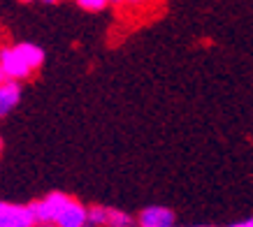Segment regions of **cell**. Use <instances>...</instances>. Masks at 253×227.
Here are the masks:
<instances>
[{
  "instance_id": "2",
  "label": "cell",
  "mask_w": 253,
  "mask_h": 227,
  "mask_svg": "<svg viewBox=\"0 0 253 227\" xmlns=\"http://www.w3.org/2000/svg\"><path fill=\"white\" fill-rule=\"evenodd\" d=\"M88 225L91 227H135V218L130 213L112 206L93 204L88 206Z\"/></svg>"
},
{
  "instance_id": "3",
  "label": "cell",
  "mask_w": 253,
  "mask_h": 227,
  "mask_svg": "<svg viewBox=\"0 0 253 227\" xmlns=\"http://www.w3.org/2000/svg\"><path fill=\"white\" fill-rule=\"evenodd\" d=\"M31 204H16L0 199V227H35Z\"/></svg>"
},
{
  "instance_id": "10",
  "label": "cell",
  "mask_w": 253,
  "mask_h": 227,
  "mask_svg": "<svg viewBox=\"0 0 253 227\" xmlns=\"http://www.w3.org/2000/svg\"><path fill=\"white\" fill-rule=\"evenodd\" d=\"M109 2H114V5H135V0H109Z\"/></svg>"
},
{
  "instance_id": "14",
  "label": "cell",
  "mask_w": 253,
  "mask_h": 227,
  "mask_svg": "<svg viewBox=\"0 0 253 227\" xmlns=\"http://www.w3.org/2000/svg\"><path fill=\"white\" fill-rule=\"evenodd\" d=\"M5 79H7V76H5V72H2V68H0V83L5 81Z\"/></svg>"
},
{
  "instance_id": "7",
  "label": "cell",
  "mask_w": 253,
  "mask_h": 227,
  "mask_svg": "<svg viewBox=\"0 0 253 227\" xmlns=\"http://www.w3.org/2000/svg\"><path fill=\"white\" fill-rule=\"evenodd\" d=\"M23 88L21 81H14V79H5L0 83V118H5L14 112L19 102H21Z\"/></svg>"
},
{
  "instance_id": "16",
  "label": "cell",
  "mask_w": 253,
  "mask_h": 227,
  "mask_svg": "<svg viewBox=\"0 0 253 227\" xmlns=\"http://www.w3.org/2000/svg\"><path fill=\"white\" fill-rule=\"evenodd\" d=\"M19 2H35V0H19Z\"/></svg>"
},
{
  "instance_id": "9",
  "label": "cell",
  "mask_w": 253,
  "mask_h": 227,
  "mask_svg": "<svg viewBox=\"0 0 253 227\" xmlns=\"http://www.w3.org/2000/svg\"><path fill=\"white\" fill-rule=\"evenodd\" d=\"M230 227H253V216H251V218H244V220H239V223H232Z\"/></svg>"
},
{
  "instance_id": "4",
  "label": "cell",
  "mask_w": 253,
  "mask_h": 227,
  "mask_svg": "<svg viewBox=\"0 0 253 227\" xmlns=\"http://www.w3.org/2000/svg\"><path fill=\"white\" fill-rule=\"evenodd\" d=\"M70 197L65 195V192H49V195H44L42 199H35L31 204L33 209V216H35V220L38 223H56V218H58V213H61V209L65 206V202H68Z\"/></svg>"
},
{
  "instance_id": "12",
  "label": "cell",
  "mask_w": 253,
  "mask_h": 227,
  "mask_svg": "<svg viewBox=\"0 0 253 227\" xmlns=\"http://www.w3.org/2000/svg\"><path fill=\"white\" fill-rule=\"evenodd\" d=\"M42 2H46V5H56V2H61V0H42Z\"/></svg>"
},
{
  "instance_id": "15",
  "label": "cell",
  "mask_w": 253,
  "mask_h": 227,
  "mask_svg": "<svg viewBox=\"0 0 253 227\" xmlns=\"http://www.w3.org/2000/svg\"><path fill=\"white\" fill-rule=\"evenodd\" d=\"M137 2H158V0H135V5H137Z\"/></svg>"
},
{
  "instance_id": "5",
  "label": "cell",
  "mask_w": 253,
  "mask_h": 227,
  "mask_svg": "<svg viewBox=\"0 0 253 227\" xmlns=\"http://www.w3.org/2000/svg\"><path fill=\"white\" fill-rule=\"evenodd\" d=\"M176 225V213L169 206L163 204H149L137 213L135 227H174Z\"/></svg>"
},
{
  "instance_id": "17",
  "label": "cell",
  "mask_w": 253,
  "mask_h": 227,
  "mask_svg": "<svg viewBox=\"0 0 253 227\" xmlns=\"http://www.w3.org/2000/svg\"><path fill=\"white\" fill-rule=\"evenodd\" d=\"M195 227H209V225H195Z\"/></svg>"
},
{
  "instance_id": "11",
  "label": "cell",
  "mask_w": 253,
  "mask_h": 227,
  "mask_svg": "<svg viewBox=\"0 0 253 227\" xmlns=\"http://www.w3.org/2000/svg\"><path fill=\"white\" fill-rule=\"evenodd\" d=\"M35 227H56L54 223H35Z\"/></svg>"
},
{
  "instance_id": "6",
  "label": "cell",
  "mask_w": 253,
  "mask_h": 227,
  "mask_svg": "<svg viewBox=\"0 0 253 227\" xmlns=\"http://www.w3.org/2000/svg\"><path fill=\"white\" fill-rule=\"evenodd\" d=\"M54 225L56 227H91L88 225V206L82 204L79 199L70 197L65 202V206L61 209Z\"/></svg>"
},
{
  "instance_id": "1",
  "label": "cell",
  "mask_w": 253,
  "mask_h": 227,
  "mask_svg": "<svg viewBox=\"0 0 253 227\" xmlns=\"http://www.w3.org/2000/svg\"><path fill=\"white\" fill-rule=\"evenodd\" d=\"M44 65V49L33 42H19L12 46H0V68L7 79L23 81Z\"/></svg>"
},
{
  "instance_id": "13",
  "label": "cell",
  "mask_w": 253,
  "mask_h": 227,
  "mask_svg": "<svg viewBox=\"0 0 253 227\" xmlns=\"http://www.w3.org/2000/svg\"><path fill=\"white\" fill-rule=\"evenodd\" d=\"M2 149H5V139H2V135H0V153H2Z\"/></svg>"
},
{
  "instance_id": "8",
  "label": "cell",
  "mask_w": 253,
  "mask_h": 227,
  "mask_svg": "<svg viewBox=\"0 0 253 227\" xmlns=\"http://www.w3.org/2000/svg\"><path fill=\"white\" fill-rule=\"evenodd\" d=\"M77 5L86 12H102L109 5V0H77Z\"/></svg>"
}]
</instances>
